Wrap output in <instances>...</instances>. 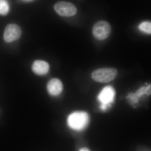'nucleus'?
Instances as JSON below:
<instances>
[{
  "mask_svg": "<svg viewBox=\"0 0 151 151\" xmlns=\"http://www.w3.org/2000/svg\"><path fill=\"white\" fill-rule=\"evenodd\" d=\"M78 151H91L89 149L86 147L82 148L80 149Z\"/></svg>",
  "mask_w": 151,
  "mask_h": 151,
  "instance_id": "obj_12",
  "label": "nucleus"
},
{
  "mask_svg": "<svg viewBox=\"0 0 151 151\" xmlns=\"http://www.w3.org/2000/svg\"><path fill=\"white\" fill-rule=\"evenodd\" d=\"M63 85L58 78H53L51 79L47 85V91L52 96H57L62 92Z\"/></svg>",
  "mask_w": 151,
  "mask_h": 151,
  "instance_id": "obj_7",
  "label": "nucleus"
},
{
  "mask_svg": "<svg viewBox=\"0 0 151 151\" xmlns=\"http://www.w3.org/2000/svg\"><path fill=\"white\" fill-rule=\"evenodd\" d=\"M54 9L57 13L61 17L73 16L77 12V9L72 3L60 1L54 6Z\"/></svg>",
  "mask_w": 151,
  "mask_h": 151,
  "instance_id": "obj_4",
  "label": "nucleus"
},
{
  "mask_svg": "<svg viewBox=\"0 0 151 151\" xmlns=\"http://www.w3.org/2000/svg\"><path fill=\"white\" fill-rule=\"evenodd\" d=\"M32 68V71L37 75H45L48 73L49 65L46 61L37 60L34 62Z\"/></svg>",
  "mask_w": 151,
  "mask_h": 151,
  "instance_id": "obj_8",
  "label": "nucleus"
},
{
  "mask_svg": "<svg viewBox=\"0 0 151 151\" xmlns=\"http://www.w3.org/2000/svg\"><path fill=\"white\" fill-rule=\"evenodd\" d=\"M22 1L24 2H31L33 1Z\"/></svg>",
  "mask_w": 151,
  "mask_h": 151,
  "instance_id": "obj_13",
  "label": "nucleus"
},
{
  "mask_svg": "<svg viewBox=\"0 0 151 151\" xmlns=\"http://www.w3.org/2000/svg\"><path fill=\"white\" fill-rule=\"evenodd\" d=\"M118 71L113 68H105L94 70L92 74V79L100 83H108L115 79Z\"/></svg>",
  "mask_w": 151,
  "mask_h": 151,
  "instance_id": "obj_2",
  "label": "nucleus"
},
{
  "mask_svg": "<svg viewBox=\"0 0 151 151\" xmlns=\"http://www.w3.org/2000/svg\"><path fill=\"white\" fill-rule=\"evenodd\" d=\"M111 30V25L108 22L100 21L94 25L92 28V33L95 38L103 40L109 36Z\"/></svg>",
  "mask_w": 151,
  "mask_h": 151,
  "instance_id": "obj_3",
  "label": "nucleus"
},
{
  "mask_svg": "<svg viewBox=\"0 0 151 151\" xmlns=\"http://www.w3.org/2000/svg\"><path fill=\"white\" fill-rule=\"evenodd\" d=\"M89 122V115L84 111H77L71 113L68 119V124L69 127L77 131L84 129Z\"/></svg>",
  "mask_w": 151,
  "mask_h": 151,
  "instance_id": "obj_1",
  "label": "nucleus"
},
{
  "mask_svg": "<svg viewBox=\"0 0 151 151\" xmlns=\"http://www.w3.org/2000/svg\"><path fill=\"white\" fill-rule=\"evenodd\" d=\"M116 95L115 89L112 86H107L105 87L98 95V100L102 105L108 106L113 102Z\"/></svg>",
  "mask_w": 151,
  "mask_h": 151,
  "instance_id": "obj_6",
  "label": "nucleus"
},
{
  "mask_svg": "<svg viewBox=\"0 0 151 151\" xmlns=\"http://www.w3.org/2000/svg\"><path fill=\"white\" fill-rule=\"evenodd\" d=\"M10 10V6L8 2L4 0H0V15H6Z\"/></svg>",
  "mask_w": 151,
  "mask_h": 151,
  "instance_id": "obj_9",
  "label": "nucleus"
},
{
  "mask_svg": "<svg viewBox=\"0 0 151 151\" xmlns=\"http://www.w3.org/2000/svg\"><path fill=\"white\" fill-rule=\"evenodd\" d=\"M22 35V29L18 25L10 24L7 25L5 29L4 39L6 42H12L17 40Z\"/></svg>",
  "mask_w": 151,
  "mask_h": 151,
  "instance_id": "obj_5",
  "label": "nucleus"
},
{
  "mask_svg": "<svg viewBox=\"0 0 151 151\" xmlns=\"http://www.w3.org/2000/svg\"><path fill=\"white\" fill-rule=\"evenodd\" d=\"M139 29L140 30L147 33H151V23L150 22H143L139 26Z\"/></svg>",
  "mask_w": 151,
  "mask_h": 151,
  "instance_id": "obj_10",
  "label": "nucleus"
},
{
  "mask_svg": "<svg viewBox=\"0 0 151 151\" xmlns=\"http://www.w3.org/2000/svg\"><path fill=\"white\" fill-rule=\"evenodd\" d=\"M145 94H147V95H150L151 85H149L147 88H145Z\"/></svg>",
  "mask_w": 151,
  "mask_h": 151,
  "instance_id": "obj_11",
  "label": "nucleus"
}]
</instances>
